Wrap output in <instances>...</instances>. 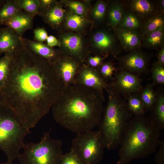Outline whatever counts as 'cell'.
<instances>
[{"mask_svg":"<svg viewBox=\"0 0 164 164\" xmlns=\"http://www.w3.org/2000/svg\"><path fill=\"white\" fill-rule=\"evenodd\" d=\"M64 10L56 4L50 9L40 14L44 20L52 27L56 28L61 24L64 18Z\"/></svg>","mask_w":164,"mask_h":164,"instance_id":"ffe728a7","label":"cell"},{"mask_svg":"<svg viewBox=\"0 0 164 164\" xmlns=\"http://www.w3.org/2000/svg\"><path fill=\"white\" fill-rule=\"evenodd\" d=\"M31 132L10 108L0 103V149L12 164L23 148L26 137Z\"/></svg>","mask_w":164,"mask_h":164,"instance_id":"5b68a950","label":"cell"},{"mask_svg":"<svg viewBox=\"0 0 164 164\" xmlns=\"http://www.w3.org/2000/svg\"><path fill=\"white\" fill-rule=\"evenodd\" d=\"M118 59L121 70L137 75L145 72L148 65V56L139 49L132 50Z\"/></svg>","mask_w":164,"mask_h":164,"instance_id":"30bf717a","label":"cell"},{"mask_svg":"<svg viewBox=\"0 0 164 164\" xmlns=\"http://www.w3.org/2000/svg\"><path fill=\"white\" fill-rule=\"evenodd\" d=\"M13 52L5 53L0 59V89L4 86L8 78L13 57Z\"/></svg>","mask_w":164,"mask_h":164,"instance_id":"83f0119b","label":"cell"},{"mask_svg":"<svg viewBox=\"0 0 164 164\" xmlns=\"http://www.w3.org/2000/svg\"><path fill=\"white\" fill-rule=\"evenodd\" d=\"M98 70L101 76L105 81L108 80H111L116 72L115 67L109 62L102 63Z\"/></svg>","mask_w":164,"mask_h":164,"instance_id":"1f68e13d","label":"cell"},{"mask_svg":"<svg viewBox=\"0 0 164 164\" xmlns=\"http://www.w3.org/2000/svg\"><path fill=\"white\" fill-rule=\"evenodd\" d=\"M110 82L125 97L132 94L139 93L143 88L141 80L138 75L122 70L115 72Z\"/></svg>","mask_w":164,"mask_h":164,"instance_id":"ba28073f","label":"cell"},{"mask_svg":"<svg viewBox=\"0 0 164 164\" xmlns=\"http://www.w3.org/2000/svg\"><path fill=\"white\" fill-rule=\"evenodd\" d=\"M149 117L154 125L160 130L164 129V94L163 92L157 93L156 101L151 109Z\"/></svg>","mask_w":164,"mask_h":164,"instance_id":"d6986e66","label":"cell"},{"mask_svg":"<svg viewBox=\"0 0 164 164\" xmlns=\"http://www.w3.org/2000/svg\"><path fill=\"white\" fill-rule=\"evenodd\" d=\"M129 6L131 12L139 18H148L157 14V6L152 1L147 0H133Z\"/></svg>","mask_w":164,"mask_h":164,"instance_id":"e0dca14e","label":"cell"},{"mask_svg":"<svg viewBox=\"0 0 164 164\" xmlns=\"http://www.w3.org/2000/svg\"><path fill=\"white\" fill-rule=\"evenodd\" d=\"M158 64L164 66V46H162L159 50L157 54Z\"/></svg>","mask_w":164,"mask_h":164,"instance_id":"60d3db41","label":"cell"},{"mask_svg":"<svg viewBox=\"0 0 164 164\" xmlns=\"http://www.w3.org/2000/svg\"><path fill=\"white\" fill-rule=\"evenodd\" d=\"M65 88L52 64L22 43L13 52L8 78L0 89V103L30 129L49 113Z\"/></svg>","mask_w":164,"mask_h":164,"instance_id":"6da1fadb","label":"cell"},{"mask_svg":"<svg viewBox=\"0 0 164 164\" xmlns=\"http://www.w3.org/2000/svg\"><path fill=\"white\" fill-rule=\"evenodd\" d=\"M105 148L98 130H91L77 134L72 140L70 150L82 164H98L102 159Z\"/></svg>","mask_w":164,"mask_h":164,"instance_id":"52a82bcc","label":"cell"},{"mask_svg":"<svg viewBox=\"0 0 164 164\" xmlns=\"http://www.w3.org/2000/svg\"><path fill=\"white\" fill-rule=\"evenodd\" d=\"M164 27L142 37L143 45L149 49L157 50L164 45Z\"/></svg>","mask_w":164,"mask_h":164,"instance_id":"44dd1931","label":"cell"},{"mask_svg":"<svg viewBox=\"0 0 164 164\" xmlns=\"http://www.w3.org/2000/svg\"><path fill=\"white\" fill-rule=\"evenodd\" d=\"M117 40L114 35L104 31L97 32L93 38L96 48L101 52L110 53L116 58L121 51Z\"/></svg>","mask_w":164,"mask_h":164,"instance_id":"7c38bea8","label":"cell"},{"mask_svg":"<svg viewBox=\"0 0 164 164\" xmlns=\"http://www.w3.org/2000/svg\"><path fill=\"white\" fill-rule=\"evenodd\" d=\"M106 9V4L100 1L95 5L93 10V14L94 18L97 20H102L104 17Z\"/></svg>","mask_w":164,"mask_h":164,"instance_id":"d6a6232c","label":"cell"},{"mask_svg":"<svg viewBox=\"0 0 164 164\" xmlns=\"http://www.w3.org/2000/svg\"><path fill=\"white\" fill-rule=\"evenodd\" d=\"M160 147L155 156V161L157 164H164V141H161Z\"/></svg>","mask_w":164,"mask_h":164,"instance_id":"74e56055","label":"cell"},{"mask_svg":"<svg viewBox=\"0 0 164 164\" xmlns=\"http://www.w3.org/2000/svg\"><path fill=\"white\" fill-rule=\"evenodd\" d=\"M139 95L146 112L150 111L155 102L157 97V93L154 89L153 85L148 84L143 87L139 93Z\"/></svg>","mask_w":164,"mask_h":164,"instance_id":"cb8c5ba5","label":"cell"},{"mask_svg":"<svg viewBox=\"0 0 164 164\" xmlns=\"http://www.w3.org/2000/svg\"><path fill=\"white\" fill-rule=\"evenodd\" d=\"M52 64L65 87L75 84L76 77L80 67L75 58L60 55Z\"/></svg>","mask_w":164,"mask_h":164,"instance_id":"9c48e42d","label":"cell"},{"mask_svg":"<svg viewBox=\"0 0 164 164\" xmlns=\"http://www.w3.org/2000/svg\"><path fill=\"white\" fill-rule=\"evenodd\" d=\"M158 8L163 13L164 10V0H162L158 1Z\"/></svg>","mask_w":164,"mask_h":164,"instance_id":"b9f144b4","label":"cell"},{"mask_svg":"<svg viewBox=\"0 0 164 164\" xmlns=\"http://www.w3.org/2000/svg\"><path fill=\"white\" fill-rule=\"evenodd\" d=\"M102 58L99 56H91L88 60V63L90 67L95 68L100 66L102 64Z\"/></svg>","mask_w":164,"mask_h":164,"instance_id":"f35d334b","label":"cell"},{"mask_svg":"<svg viewBox=\"0 0 164 164\" xmlns=\"http://www.w3.org/2000/svg\"><path fill=\"white\" fill-rule=\"evenodd\" d=\"M39 0V15L41 13L50 9L57 4L56 1L54 0Z\"/></svg>","mask_w":164,"mask_h":164,"instance_id":"8d00e7d4","label":"cell"},{"mask_svg":"<svg viewBox=\"0 0 164 164\" xmlns=\"http://www.w3.org/2000/svg\"><path fill=\"white\" fill-rule=\"evenodd\" d=\"M5 1V0H0V8L3 5Z\"/></svg>","mask_w":164,"mask_h":164,"instance_id":"7bdbcfd3","label":"cell"},{"mask_svg":"<svg viewBox=\"0 0 164 164\" xmlns=\"http://www.w3.org/2000/svg\"><path fill=\"white\" fill-rule=\"evenodd\" d=\"M18 8L34 16L39 15V0H14Z\"/></svg>","mask_w":164,"mask_h":164,"instance_id":"f1b7e54d","label":"cell"},{"mask_svg":"<svg viewBox=\"0 0 164 164\" xmlns=\"http://www.w3.org/2000/svg\"><path fill=\"white\" fill-rule=\"evenodd\" d=\"M105 90L108 93V101L98 125V130L106 148L111 150L119 146L128 123L133 115L126 99L110 82L107 83Z\"/></svg>","mask_w":164,"mask_h":164,"instance_id":"277c9868","label":"cell"},{"mask_svg":"<svg viewBox=\"0 0 164 164\" xmlns=\"http://www.w3.org/2000/svg\"><path fill=\"white\" fill-rule=\"evenodd\" d=\"M142 26L140 18L132 12L128 11L125 12L118 28L126 30H137Z\"/></svg>","mask_w":164,"mask_h":164,"instance_id":"d4e9b609","label":"cell"},{"mask_svg":"<svg viewBox=\"0 0 164 164\" xmlns=\"http://www.w3.org/2000/svg\"><path fill=\"white\" fill-rule=\"evenodd\" d=\"M60 42L71 56L75 59L81 58L83 43L80 36L74 34L63 35L60 37Z\"/></svg>","mask_w":164,"mask_h":164,"instance_id":"ac0fdd59","label":"cell"},{"mask_svg":"<svg viewBox=\"0 0 164 164\" xmlns=\"http://www.w3.org/2000/svg\"><path fill=\"white\" fill-rule=\"evenodd\" d=\"M60 164H82L76 155L72 151L64 154Z\"/></svg>","mask_w":164,"mask_h":164,"instance_id":"836d02e7","label":"cell"},{"mask_svg":"<svg viewBox=\"0 0 164 164\" xmlns=\"http://www.w3.org/2000/svg\"><path fill=\"white\" fill-rule=\"evenodd\" d=\"M125 12L123 5L116 2L111 6L109 13L108 18L111 25L116 28L120 24Z\"/></svg>","mask_w":164,"mask_h":164,"instance_id":"4316f807","label":"cell"},{"mask_svg":"<svg viewBox=\"0 0 164 164\" xmlns=\"http://www.w3.org/2000/svg\"><path fill=\"white\" fill-rule=\"evenodd\" d=\"M116 36L123 48L126 51L139 49L142 36L137 30H126L116 28Z\"/></svg>","mask_w":164,"mask_h":164,"instance_id":"9a60e30c","label":"cell"},{"mask_svg":"<svg viewBox=\"0 0 164 164\" xmlns=\"http://www.w3.org/2000/svg\"><path fill=\"white\" fill-rule=\"evenodd\" d=\"M0 164H12L9 163L8 162H6L1 163H0Z\"/></svg>","mask_w":164,"mask_h":164,"instance_id":"ee69618b","label":"cell"},{"mask_svg":"<svg viewBox=\"0 0 164 164\" xmlns=\"http://www.w3.org/2000/svg\"><path fill=\"white\" fill-rule=\"evenodd\" d=\"M46 41L47 45L51 48L55 46H61L60 41L58 40L56 37L52 35L48 36Z\"/></svg>","mask_w":164,"mask_h":164,"instance_id":"ab89813d","label":"cell"},{"mask_svg":"<svg viewBox=\"0 0 164 164\" xmlns=\"http://www.w3.org/2000/svg\"><path fill=\"white\" fill-rule=\"evenodd\" d=\"M68 6L73 13L77 14L82 15L85 12V9L84 6L80 2H71L68 3Z\"/></svg>","mask_w":164,"mask_h":164,"instance_id":"e575fe53","label":"cell"},{"mask_svg":"<svg viewBox=\"0 0 164 164\" xmlns=\"http://www.w3.org/2000/svg\"><path fill=\"white\" fill-rule=\"evenodd\" d=\"M160 131L149 117L133 116L119 145L116 164H127L133 160L146 157L153 153L161 141Z\"/></svg>","mask_w":164,"mask_h":164,"instance_id":"3957f363","label":"cell"},{"mask_svg":"<svg viewBox=\"0 0 164 164\" xmlns=\"http://www.w3.org/2000/svg\"><path fill=\"white\" fill-rule=\"evenodd\" d=\"M164 19L161 14H156L147 18L141 27L139 32L142 37L160 28L163 27Z\"/></svg>","mask_w":164,"mask_h":164,"instance_id":"7402d4cb","label":"cell"},{"mask_svg":"<svg viewBox=\"0 0 164 164\" xmlns=\"http://www.w3.org/2000/svg\"><path fill=\"white\" fill-rule=\"evenodd\" d=\"M66 22L68 28L72 29L77 30L83 27L85 20L82 15L73 13L67 15Z\"/></svg>","mask_w":164,"mask_h":164,"instance_id":"f546056e","label":"cell"},{"mask_svg":"<svg viewBox=\"0 0 164 164\" xmlns=\"http://www.w3.org/2000/svg\"><path fill=\"white\" fill-rule=\"evenodd\" d=\"M104 101V95L98 91L74 84L65 87L51 109L57 123L78 134L98 125Z\"/></svg>","mask_w":164,"mask_h":164,"instance_id":"7a4b0ae2","label":"cell"},{"mask_svg":"<svg viewBox=\"0 0 164 164\" xmlns=\"http://www.w3.org/2000/svg\"><path fill=\"white\" fill-rule=\"evenodd\" d=\"M22 37L9 27L0 29V56L15 51L22 44Z\"/></svg>","mask_w":164,"mask_h":164,"instance_id":"5bb4252c","label":"cell"},{"mask_svg":"<svg viewBox=\"0 0 164 164\" xmlns=\"http://www.w3.org/2000/svg\"><path fill=\"white\" fill-rule=\"evenodd\" d=\"M23 43L31 52L46 60L52 64L60 54L52 48L43 43L31 40L22 37Z\"/></svg>","mask_w":164,"mask_h":164,"instance_id":"2e32d148","label":"cell"},{"mask_svg":"<svg viewBox=\"0 0 164 164\" xmlns=\"http://www.w3.org/2000/svg\"><path fill=\"white\" fill-rule=\"evenodd\" d=\"M125 98L128 107L134 116L145 115L146 111L141 100L139 93L132 94Z\"/></svg>","mask_w":164,"mask_h":164,"instance_id":"603a6c76","label":"cell"},{"mask_svg":"<svg viewBox=\"0 0 164 164\" xmlns=\"http://www.w3.org/2000/svg\"><path fill=\"white\" fill-rule=\"evenodd\" d=\"M22 10L18 7L14 0H6L0 8V26Z\"/></svg>","mask_w":164,"mask_h":164,"instance_id":"484cf974","label":"cell"},{"mask_svg":"<svg viewBox=\"0 0 164 164\" xmlns=\"http://www.w3.org/2000/svg\"><path fill=\"white\" fill-rule=\"evenodd\" d=\"M34 17L21 10L5 22L3 25L11 29L19 36H22L26 31L32 29Z\"/></svg>","mask_w":164,"mask_h":164,"instance_id":"4fadbf2b","label":"cell"},{"mask_svg":"<svg viewBox=\"0 0 164 164\" xmlns=\"http://www.w3.org/2000/svg\"><path fill=\"white\" fill-rule=\"evenodd\" d=\"M34 39L36 41L43 43L46 40L48 35L45 30L41 28H38L35 29L33 31Z\"/></svg>","mask_w":164,"mask_h":164,"instance_id":"d590c367","label":"cell"},{"mask_svg":"<svg viewBox=\"0 0 164 164\" xmlns=\"http://www.w3.org/2000/svg\"><path fill=\"white\" fill-rule=\"evenodd\" d=\"M51 130L44 132L38 143H24L23 152L17 158L19 164H60L64 154L62 143L51 137Z\"/></svg>","mask_w":164,"mask_h":164,"instance_id":"8992f818","label":"cell"},{"mask_svg":"<svg viewBox=\"0 0 164 164\" xmlns=\"http://www.w3.org/2000/svg\"><path fill=\"white\" fill-rule=\"evenodd\" d=\"M151 72L152 77L154 82L158 84L164 83V66L156 62L152 66Z\"/></svg>","mask_w":164,"mask_h":164,"instance_id":"4dcf8cb0","label":"cell"},{"mask_svg":"<svg viewBox=\"0 0 164 164\" xmlns=\"http://www.w3.org/2000/svg\"><path fill=\"white\" fill-rule=\"evenodd\" d=\"M107 83L98 70L89 66L80 67L75 78V84L95 90L103 95Z\"/></svg>","mask_w":164,"mask_h":164,"instance_id":"8fae6325","label":"cell"}]
</instances>
